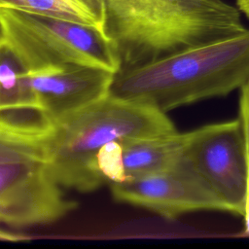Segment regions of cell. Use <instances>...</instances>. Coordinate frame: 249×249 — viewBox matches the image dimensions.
I'll list each match as a JSON object with an SVG mask.
<instances>
[{"instance_id": "7a4b0ae2", "label": "cell", "mask_w": 249, "mask_h": 249, "mask_svg": "<svg viewBox=\"0 0 249 249\" xmlns=\"http://www.w3.org/2000/svg\"><path fill=\"white\" fill-rule=\"evenodd\" d=\"M249 81V28L115 74L109 93L163 113L224 96Z\"/></svg>"}, {"instance_id": "30bf717a", "label": "cell", "mask_w": 249, "mask_h": 249, "mask_svg": "<svg viewBox=\"0 0 249 249\" xmlns=\"http://www.w3.org/2000/svg\"><path fill=\"white\" fill-rule=\"evenodd\" d=\"M0 9L59 18L102 30L105 28L103 0H0Z\"/></svg>"}, {"instance_id": "8fae6325", "label": "cell", "mask_w": 249, "mask_h": 249, "mask_svg": "<svg viewBox=\"0 0 249 249\" xmlns=\"http://www.w3.org/2000/svg\"><path fill=\"white\" fill-rule=\"evenodd\" d=\"M37 104L31 86V72L18 53L0 38V108Z\"/></svg>"}, {"instance_id": "8992f818", "label": "cell", "mask_w": 249, "mask_h": 249, "mask_svg": "<svg viewBox=\"0 0 249 249\" xmlns=\"http://www.w3.org/2000/svg\"><path fill=\"white\" fill-rule=\"evenodd\" d=\"M77 206L50 176L45 161L0 164V224L13 228L47 225Z\"/></svg>"}, {"instance_id": "6da1fadb", "label": "cell", "mask_w": 249, "mask_h": 249, "mask_svg": "<svg viewBox=\"0 0 249 249\" xmlns=\"http://www.w3.org/2000/svg\"><path fill=\"white\" fill-rule=\"evenodd\" d=\"M103 2L104 30L117 48L120 71L246 30L242 14L225 0Z\"/></svg>"}, {"instance_id": "ba28073f", "label": "cell", "mask_w": 249, "mask_h": 249, "mask_svg": "<svg viewBox=\"0 0 249 249\" xmlns=\"http://www.w3.org/2000/svg\"><path fill=\"white\" fill-rule=\"evenodd\" d=\"M114 72L89 65H67L31 72L36 101L56 120L109 93Z\"/></svg>"}, {"instance_id": "ac0fdd59", "label": "cell", "mask_w": 249, "mask_h": 249, "mask_svg": "<svg viewBox=\"0 0 249 249\" xmlns=\"http://www.w3.org/2000/svg\"><path fill=\"white\" fill-rule=\"evenodd\" d=\"M1 36H2V33H1V29H0V38H1Z\"/></svg>"}, {"instance_id": "e0dca14e", "label": "cell", "mask_w": 249, "mask_h": 249, "mask_svg": "<svg viewBox=\"0 0 249 249\" xmlns=\"http://www.w3.org/2000/svg\"><path fill=\"white\" fill-rule=\"evenodd\" d=\"M235 6L239 12L249 19V0H235Z\"/></svg>"}, {"instance_id": "5b68a950", "label": "cell", "mask_w": 249, "mask_h": 249, "mask_svg": "<svg viewBox=\"0 0 249 249\" xmlns=\"http://www.w3.org/2000/svg\"><path fill=\"white\" fill-rule=\"evenodd\" d=\"M183 160L222 201L226 212L244 216L249 200V166L239 119L186 132Z\"/></svg>"}, {"instance_id": "5bb4252c", "label": "cell", "mask_w": 249, "mask_h": 249, "mask_svg": "<svg viewBox=\"0 0 249 249\" xmlns=\"http://www.w3.org/2000/svg\"><path fill=\"white\" fill-rule=\"evenodd\" d=\"M123 150L122 142L111 141L97 152L95 167L106 183L125 181Z\"/></svg>"}, {"instance_id": "9a60e30c", "label": "cell", "mask_w": 249, "mask_h": 249, "mask_svg": "<svg viewBox=\"0 0 249 249\" xmlns=\"http://www.w3.org/2000/svg\"><path fill=\"white\" fill-rule=\"evenodd\" d=\"M238 119L242 124L243 131H244L248 166H249V81L240 89ZM243 217L246 223V232L249 234V200H248V205H247L245 215Z\"/></svg>"}, {"instance_id": "277c9868", "label": "cell", "mask_w": 249, "mask_h": 249, "mask_svg": "<svg viewBox=\"0 0 249 249\" xmlns=\"http://www.w3.org/2000/svg\"><path fill=\"white\" fill-rule=\"evenodd\" d=\"M0 29L30 72L67 65L121 69L117 48L104 30L85 23L0 9Z\"/></svg>"}, {"instance_id": "2e32d148", "label": "cell", "mask_w": 249, "mask_h": 249, "mask_svg": "<svg viewBox=\"0 0 249 249\" xmlns=\"http://www.w3.org/2000/svg\"><path fill=\"white\" fill-rule=\"evenodd\" d=\"M28 239H29V237L27 235L14 233V232L5 231L0 228V241L17 242V241H24V240H28Z\"/></svg>"}, {"instance_id": "3957f363", "label": "cell", "mask_w": 249, "mask_h": 249, "mask_svg": "<svg viewBox=\"0 0 249 249\" xmlns=\"http://www.w3.org/2000/svg\"><path fill=\"white\" fill-rule=\"evenodd\" d=\"M176 131L166 113L108 93L55 121L47 140L46 167L60 187L89 193L106 183L95 156L108 142L124 144Z\"/></svg>"}, {"instance_id": "4fadbf2b", "label": "cell", "mask_w": 249, "mask_h": 249, "mask_svg": "<svg viewBox=\"0 0 249 249\" xmlns=\"http://www.w3.org/2000/svg\"><path fill=\"white\" fill-rule=\"evenodd\" d=\"M46 139H27L0 131V164L46 161Z\"/></svg>"}, {"instance_id": "9c48e42d", "label": "cell", "mask_w": 249, "mask_h": 249, "mask_svg": "<svg viewBox=\"0 0 249 249\" xmlns=\"http://www.w3.org/2000/svg\"><path fill=\"white\" fill-rule=\"evenodd\" d=\"M186 132L144 138L123 144L125 181L165 171L182 159Z\"/></svg>"}, {"instance_id": "52a82bcc", "label": "cell", "mask_w": 249, "mask_h": 249, "mask_svg": "<svg viewBox=\"0 0 249 249\" xmlns=\"http://www.w3.org/2000/svg\"><path fill=\"white\" fill-rule=\"evenodd\" d=\"M110 189L116 201L146 208L166 219L195 211H226L222 201L183 157L170 169L124 182H113L110 183Z\"/></svg>"}, {"instance_id": "7c38bea8", "label": "cell", "mask_w": 249, "mask_h": 249, "mask_svg": "<svg viewBox=\"0 0 249 249\" xmlns=\"http://www.w3.org/2000/svg\"><path fill=\"white\" fill-rule=\"evenodd\" d=\"M55 122L38 104H21L0 108V131L27 139L49 138Z\"/></svg>"}]
</instances>
